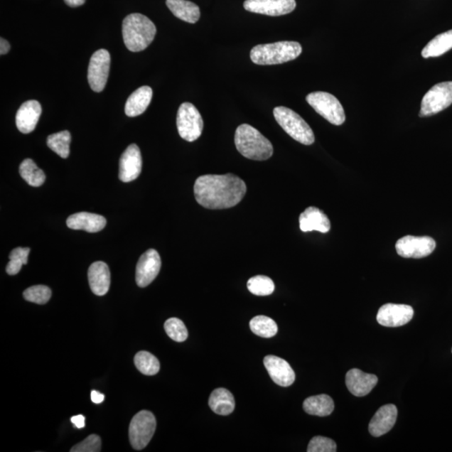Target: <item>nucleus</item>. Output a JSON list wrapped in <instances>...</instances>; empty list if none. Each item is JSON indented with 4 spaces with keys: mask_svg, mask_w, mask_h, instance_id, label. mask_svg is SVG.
<instances>
[{
    "mask_svg": "<svg viewBox=\"0 0 452 452\" xmlns=\"http://www.w3.org/2000/svg\"><path fill=\"white\" fill-rule=\"evenodd\" d=\"M153 90L149 86L141 87L129 97L126 102V115L134 117L143 114L152 101Z\"/></svg>",
    "mask_w": 452,
    "mask_h": 452,
    "instance_id": "5701e85b",
    "label": "nucleus"
},
{
    "mask_svg": "<svg viewBox=\"0 0 452 452\" xmlns=\"http://www.w3.org/2000/svg\"><path fill=\"white\" fill-rule=\"evenodd\" d=\"M337 445L330 438L315 436L310 441L308 446V452H335Z\"/></svg>",
    "mask_w": 452,
    "mask_h": 452,
    "instance_id": "f704fd0d",
    "label": "nucleus"
},
{
    "mask_svg": "<svg viewBox=\"0 0 452 452\" xmlns=\"http://www.w3.org/2000/svg\"><path fill=\"white\" fill-rule=\"evenodd\" d=\"M70 142H72V136L68 131L51 134L47 139L48 147L63 158H67L69 156Z\"/></svg>",
    "mask_w": 452,
    "mask_h": 452,
    "instance_id": "c85d7f7f",
    "label": "nucleus"
},
{
    "mask_svg": "<svg viewBox=\"0 0 452 452\" xmlns=\"http://www.w3.org/2000/svg\"><path fill=\"white\" fill-rule=\"evenodd\" d=\"M435 240L430 237H407L400 238L395 244L399 256L404 258L420 259L430 256L436 249Z\"/></svg>",
    "mask_w": 452,
    "mask_h": 452,
    "instance_id": "9b49d317",
    "label": "nucleus"
},
{
    "mask_svg": "<svg viewBox=\"0 0 452 452\" xmlns=\"http://www.w3.org/2000/svg\"><path fill=\"white\" fill-rule=\"evenodd\" d=\"M264 365L271 379L281 387H289L294 383L295 372L286 360L274 355H267L264 359Z\"/></svg>",
    "mask_w": 452,
    "mask_h": 452,
    "instance_id": "dca6fc26",
    "label": "nucleus"
},
{
    "mask_svg": "<svg viewBox=\"0 0 452 452\" xmlns=\"http://www.w3.org/2000/svg\"><path fill=\"white\" fill-rule=\"evenodd\" d=\"M23 296L31 303L42 305L48 303L51 298V290L44 285L33 286L23 291Z\"/></svg>",
    "mask_w": 452,
    "mask_h": 452,
    "instance_id": "72a5a7b5",
    "label": "nucleus"
},
{
    "mask_svg": "<svg viewBox=\"0 0 452 452\" xmlns=\"http://www.w3.org/2000/svg\"><path fill=\"white\" fill-rule=\"evenodd\" d=\"M88 281L94 294L106 295L109 291L111 284L109 267L103 262L92 263L88 270Z\"/></svg>",
    "mask_w": 452,
    "mask_h": 452,
    "instance_id": "412c9836",
    "label": "nucleus"
},
{
    "mask_svg": "<svg viewBox=\"0 0 452 452\" xmlns=\"http://www.w3.org/2000/svg\"><path fill=\"white\" fill-rule=\"evenodd\" d=\"M21 176L32 187H40L45 181V174L31 158L23 160L20 166Z\"/></svg>",
    "mask_w": 452,
    "mask_h": 452,
    "instance_id": "cd10ccee",
    "label": "nucleus"
},
{
    "mask_svg": "<svg viewBox=\"0 0 452 452\" xmlns=\"http://www.w3.org/2000/svg\"><path fill=\"white\" fill-rule=\"evenodd\" d=\"M30 252L31 249L29 247H18L14 249L11 254H9V260H11V259H17V260L21 261L23 265H26L28 256H29Z\"/></svg>",
    "mask_w": 452,
    "mask_h": 452,
    "instance_id": "e433bc0d",
    "label": "nucleus"
},
{
    "mask_svg": "<svg viewBox=\"0 0 452 452\" xmlns=\"http://www.w3.org/2000/svg\"><path fill=\"white\" fill-rule=\"evenodd\" d=\"M247 185L235 174H206L197 178L194 192L195 200L209 210L232 208L243 200Z\"/></svg>",
    "mask_w": 452,
    "mask_h": 452,
    "instance_id": "f257e3e1",
    "label": "nucleus"
},
{
    "mask_svg": "<svg viewBox=\"0 0 452 452\" xmlns=\"http://www.w3.org/2000/svg\"><path fill=\"white\" fill-rule=\"evenodd\" d=\"M9 49H11V45H9L6 40L1 38V39H0V54L2 55L7 54Z\"/></svg>",
    "mask_w": 452,
    "mask_h": 452,
    "instance_id": "a19ab883",
    "label": "nucleus"
},
{
    "mask_svg": "<svg viewBox=\"0 0 452 452\" xmlns=\"http://www.w3.org/2000/svg\"><path fill=\"white\" fill-rule=\"evenodd\" d=\"M251 330L257 336L262 338H272L279 331L277 324L270 318L267 316H257L249 322Z\"/></svg>",
    "mask_w": 452,
    "mask_h": 452,
    "instance_id": "c756f323",
    "label": "nucleus"
},
{
    "mask_svg": "<svg viewBox=\"0 0 452 452\" xmlns=\"http://www.w3.org/2000/svg\"><path fill=\"white\" fill-rule=\"evenodd\" d=\"M378 383V377L366 374L357 369H352L346 375V386L350 392L357 397H365Z\"/></svg>",
    "mask_w": 452,
    "mask_h": 452,
    "instance_id": "a211bd4d",
    "label": "nucleus"
},
{
    "mask_svg": "<svg viewBox=\"0 0 452 452\" xmlns=\"http://www.w3.org/2000/svg\"><path fill=\"white\" fill-rule=\"evenodd\" d=\"M68 6L70 7H78L82 6L86 2V0H65Z\"/></svg>",
    "mask_w": 452,
    "mask_h": 452,
    "instance_id": "79ce46f5",
    "label": "nucleus"
},
{
    "mask_svg": "<svg viewBox=\"0 0 452 452\" xmlns=\"http://www.w3.org/2000/svg\"><path fill=\"white\" fill-rule=\"evenodd\" d=\"M247 289L256 296H269L274 291L275 284L270 277L259 275L248 281Z\"/></svg>",
    "mask_w": 452,
    "mask_h": 452,
    "instance_id": "2f4dec72",
    "label": "nucleus"
},
{
    "mask_svg": "<svg viewBox=\"0 0 452 452\" xmlns=\"http://www.w3.org/2000/svg\"><path fill=\"white\" fill-rule=\"evenodd\" d=\"M398 411L394 404L380 407L370 421L369 431L372 436L380 437L388 433L397 422Z\"/></svg>",
    "mask_w": 452,
    "mask_h": 452,
    "instance_id": "f3484780",
    "label": "nucleus"
},
{
    "mask_svg": "<svg viewBox=\"0 0 452 452\" xmlns=\"http://www.w3.org/2000/svg\"><path fill=\"white\" fill-rule=\"evenodd\" d=\"M301 51V45L295 41L258 45L251 50V60L260 65H279L298 58Z\"/></svg>",
    "mask_w": 452,
    "mask_h": 452,
    "instance_id": "20e7f679",
    "label": "nucleus"
},
{
    "mask_svg": "<svg viewBox=\"0 0 452 452\" xmlns=\"http://www.w3.org/2000/svg\"><path fill=\"white\" fill-rule=\"evenodd\" d=\"M23 265V263L21 261L17 260V259H11L6 267V271L9 275H16L21 270Z\"/></svg>",
    "mask_w": 452,
    "mask_h": 452,
    "instance_id": "4c0bfd02",
    "label": "nucleus"
},
{
    "mask_svg": "<svg viewBox=\"0 0 452 452\" xmlns=\"http://www.w3.org/2000/svg\"><path fill=\"white\" fill-rule=\"evenodd\" d=\"M235 144L242 156L256 161H265L273 155L270 141L249 124L238 127L235 131Z\"/></svg>",
    "mask_w": 452,
    "mask_h": 452,
    "instance_id": "7ed1b4c3",
    "label": "nucleus"
},
{
    "mask_svg": "<svg viewBox=\"0 0 452 452\" xmlns=\"http://www.w3.org/2000/svg\"><path fill=\"white\" fill-rule=\"evenodd\" d=\"M164 329H166L168 336L174 341L185 342L188 338L187 328L181 319L176 318L168 319L164 323Z\"/></svg>",
    "mask_w": 452,
    "mask_h": 452,
    "instance_id": "473e14b6",
    "label": "nucleus"
},
{
    "mask_svg": "<svg viewBox=\"0 0 452 452\" xmlns=\"http://www.w3.org/2000/svg\"><path fill=\"white\" fill-rule=\"evenodd\" d=\"M157 29L147 16L131 14L122 22V36L124 44L133 53L144 50L152 43Z\"/></svg>",
    "mask_w": 452,
    "mask_h": 452,
    "instance_id": "f03ea898",
    "label": "nucleus"
},
{
    "mask_svg": "<svg viewBox=\"0 0 452 452\" xmlns=\"http://www.w3.org/2000/svg\"><path fill=\"white\" fill-rule=\"evenodd\" d=\"M306 100L319 115L330 124L340 126L345 122V110L340 102L332 94L324 92H312L308 94Z\"/></svg>",
    "mask_w": 452,
    "mask_h": 452,
    "instance_id": "423d86ee",
    "label": "nucleus"
},
{
    "mask_svg": "<svg viewBox=\"0 0 452 452\" xmlns=\"http://www.w3.org/2000/svg\"><path fill=\"white\" fill-rule=\"evenodd\" d=\"M301 232H310L316 230L321 233H328L331 229L330 220L321 210L311 206L306 209L299 217Z\"/></svg>",
    "mask_w": 452,
    "mask_h": 452,
    "instance_id": "aec40b11",
    "label": "nucleus"
},
{
    "mask_svg": "<svg viewBox=\"0 0 452 452\" xmlns=\"http://www.w3.org/2000/svg\"><path fill=\"white\" fill-rule=\"evenodd\" d=\"M452 104V82L435 85L423 97L420 117L437 114Z\"/></svg>",
    "mask_w": 452,
    "mask_h": 452,
    "instance_id": "1a4fd4ad",
    "label": "nucleus"
},
{
    "mask_svg": "<svg viewBox=\"0 0 452 452\" xmlns=\"http://www.w3.org/2000/svg\"><path fill=\"white\" fill-rule=\"evenodd\" d=\"M452 49V30L442 33L432 39L421 53L424 58H438Z\"/></svg>",
    "mask_w": 452,
    "mask_h": 452,
    "instance_id": "bb28decb",
    "label": "nucleus"
},
{
    "mask_svg": "<svg viewBox=\"0 0 452 452\" xmlns=\"http://www.w3.org/2000/svg\"><path fill=\"white\" fill-rule=\"evenodd\" d=\"M91 399L93 403L101 404L104 402L105 395L97 392V390H93L91 393Z\"/></svg>",
    "mask_w": 452,
    "mask_h": 452,
    "instance_id": "ea45409f",
    "label": "nucleus"
},
{
    "mask_svg": "<svg viewBox=\"0 0 452 452\" xmlns=\"http://www.w3.org/2000/svg\"><path fill=\"white\" fill-rule=\"evenodd\" d=\"M303 409L306 413L317 416H328L334 409L333 399L328 394L315 395L305 399Z\"/></svg>",
    "mask_w": 452,
    "mask_h": 452,
    "instance_id": "a878e982",
    "label": "nucleus"
},
{
    "mask_svg": "<svg viewBox=\"0 0 452 452\" xmlns=\"http://www.w3.org/2000/svg\"><path fill=\"white\" fill-rule=\"evenodd\" d=\"M67 225L70 229L96 233L105 228L107 220L100 215L79 212L69 216Z\"/></svg>",
    "mask_w": 452,
    "mask_h": 452,
    "instance_id": "4be33fe9",
    "label": "nucleus"
},
{
    "mask_svg": "<svg viewBox=\"0 0 452 452\" xmlns=\"http://www.w3.org/2000/svg\"><path fill=\"white\" fill-rule=\"evenodd\" d=\"M295 0H246L244 8L249 12L268 16H281L294 11Z\"/></svg>",
    "mask_w": 452,
    "mask_h": 452,
    "instance_id": "4468645a",
    "label": "nucleus"
},
{
    "mask_svg": "<svg viewBox=\"0 0 452 452\" xmlns=\"http://www.w3.org/2000/svg\"><path fill=\"white\" fill-rule=\"evenodd\" d=\"M136 368L145 375H155L160 370L159 361L156 357L147 351H140L134 357Z\"/></svg>",
    "mask_w": 452,
    "mask_h": 452,
    "instance_id": "7c9ffc66",
    "label": "nucleus"
},
{
    "mask_svg": "<svg viewBox=\"0 0 452 452\" xmlns=\"http://www.w3.org/2000/svg\"><path fill=\"white\" fill-rule=\"evenodd\" d=\"M414 316V309L404 304H384L377 314V321L389 328H397L407 324Z\"/></svg>",
    "mask_w": 452,
    "mask_h": 452,
    "instance_id": "ddd939ff",
    "label": "nucleus"
},
{
    "mask_svg": "<svg viewBox=\"0 0 452 452\" xmlns=\"http://www.w3.org/2000/svg\"><path fill=\"white\" fill-rule=\"evenodd\" d=\"M156 426V419L152 412L142 411L135 414L129 426V440L134 449H144L152 440Z\"/></svg>",
    "mask_w": 452,
    "mask_h": 452,
    "instance_id": "6e6552de",
    "label": "nucleus"
},
{
    "mask_svg": "<svg viewBox=\"0 0 452 452\" xmlns=\"http://www.w3.org/2000/svg\"><path fill=\"white\" fill-rule=\"evenodd\" d=\"M102 441L97 435L89 436L87 439L80 442L70 450L72 452H99L101 451Z\"/></svg>",
    "mask_w": 452,
    "mask_h": 452,
    "instance_id": "c9c22d12",
    "label": "nucleus"
},
{
    "mask_svg": "<svg viewBox=\"0 0 452 452\" xmlns=\"http://www.w3.org/2000/svg\"><path fill=\"white\" fill-rule=\"evenodd\" d=\"M169 11L180 20L195 23L200 18V9L195 3L188 0H166Z\"/></svg>",
    "mask_w": 452,
    "mask_h": 452,
    "instance_id": "b1692460",
    "label": "nucleus"
},
{
    "mask_svg": "<svg viewBox=\"0 0 452 452\" xmlns=\"http://www.w3.org/2000/svg\"><path fill=\"white\" fill-rule=\"evenodd\" d=\"M111 56L105 49L96 51L88 67V82L94 92L104 90L109 75Z\"/></svg>",
    "mask_w": 452,
    "mask_h": 452,
    "instance_id": "9d476101",
    "label": "nucleus"
},
{
    "mask_svg": "<svg viewBox=\"0 0 452 452\" xmlns=\"http://www.w3.org/2000/svg\"><path fill=\"white\" fill-rule=\"evenodd\" d=\"M162 262L159 254L149 249L139 258L136 267V282L140 287L148 286L158 275Z\"/></svg>",
    "mask_w": 452,
    "mask_h": 452,
    "instance_id": "f8f14e48",
    "label": "nucleus"
},
{
    "mask_svg": "<svg viewBox=\"0 0 452 452\" xmlns=\"http://www.w3.org/2000/svg\"><path fill=\"white\" fill-rule=\"evenodd\" d=\"M70 421L73 424V425L77 428V429H82L86 426L85 424V417L82 414H78V416H75L70 418Z\"/></svg>",
    "mask_w": 452,
    "mask_h": 452,
    "instance_id": "58836bf2",
    "label": "nucleus"
},
{
    "mask_svg": "<svg viewBox=\"0 0 452 452\" xmlns=\"http://www.w3.org/2000/svg\"><path fill=\"white\" fill-rule=\"evenodd\" d=\"M209 406L220 416H228L234 411L235 402L233 394L228 389L219 388L211 393Z\"/></svg>",
    "mask_w": 452,
    "mask_h": 452,
    "instance_id": "393cba45",
    "label": "nucleus"
},
{
    "mask_svg": "<svg viewBox=\"0 0 452 452\" xmlns=\"http://www.w3.org/2000/svg\"><path fill=\"white\" fill-rule=\"evenodd\" d=\"M273 114L277 124L294 140L301 144L314 143L315 136L312 129L298 113L286 107H276Z\"/></svg>",
    "mask_w": 452,
    "mask_h": 452,
    "instance_id": "39448f33",
    "label": "nucleus"
},
{
    "mask_svg": "<svg viewBox=\"0 0 452 452\" xmlns=\"http://www.w3.org/2000/svg\"><path fill=\"white\" fill-rule=\"evenodd\" d=\"M143 160L140 149L131 144L122 154L119 162V178L124 183L134 181L142 171Z\"/></svg>",
    "mask_w": 452,
    "mask_h": 452,
    "instance_id": "2eb2a0df",
    "label": "nucleus"
},
{
    "mask_svg": "<svg viewBox=\"0 0 452 452\" xmlns=\"http://www.w3.org/2000/svg\"><path fill=\"white\" fill-rule=\"evenodd\" d=\"M39 102L31 100L23 103L16 113V126L22 134H30L36 128L41 115Z\"/></svg>",
    "mask_w": 452,
    "mask_h": 452,
    "instance_id": "6ab92c4d",
    "label": "nucleus"
},
{
    "mask_svg": "<svg viewBox=\"0 0 452 452\" xmlns=\"http://www.w3.org/2000/svg\"><path fill=\"white\" fill-rule=\"evenodd\" d=\"M177 129L181 138L194 142L200 138L204 129V121L199 110L190 102H183L178 108Z\"/></svg>",
    "mask_w": 452,
    "mask_h": 452,
    "instance_id": "0eeeda50",
    "label": "nucleus"
}]
</instances>
